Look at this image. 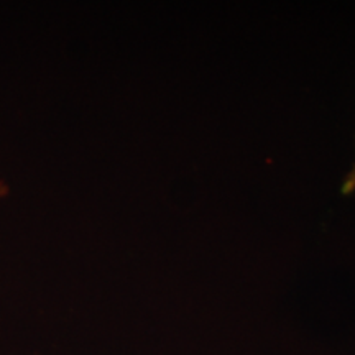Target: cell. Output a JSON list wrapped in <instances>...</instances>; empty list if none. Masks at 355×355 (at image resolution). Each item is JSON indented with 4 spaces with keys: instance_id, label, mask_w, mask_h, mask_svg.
<instances>
[{
    "instance_id": "obj_1",
    "label": "cell",
    "mask_w": 355,
    "mask_h": 355,
    "mask_svg": "<svg viewBox=\"0 0 355 355\" xmlns=\"http://www.w3.org/2000/svg\"><path fill=\"white\" fill-rule=\"evenodd\" d=\"M343 194L349 196V194L355 193V165L352 166V170L347 173V176L344 178V183H343Z\"/></svg>"
},
{
    "instance_id": "obj_2",
    "label": "cell",
    "mask_w": 355,
    "mask_h": 355,
    "mask_svg": "<svg viewBox=\"0 0 355 355\" xmlns=\"http://www.w3.org/2000/svg\"><path fill=\"white\" fill-rule=\"evenodd\" d=\"M8 191H10V189H8L7 183H3V181L0 180V199H2L3 196H7V194H8Z\"/></svg>"
}]
</instances>
